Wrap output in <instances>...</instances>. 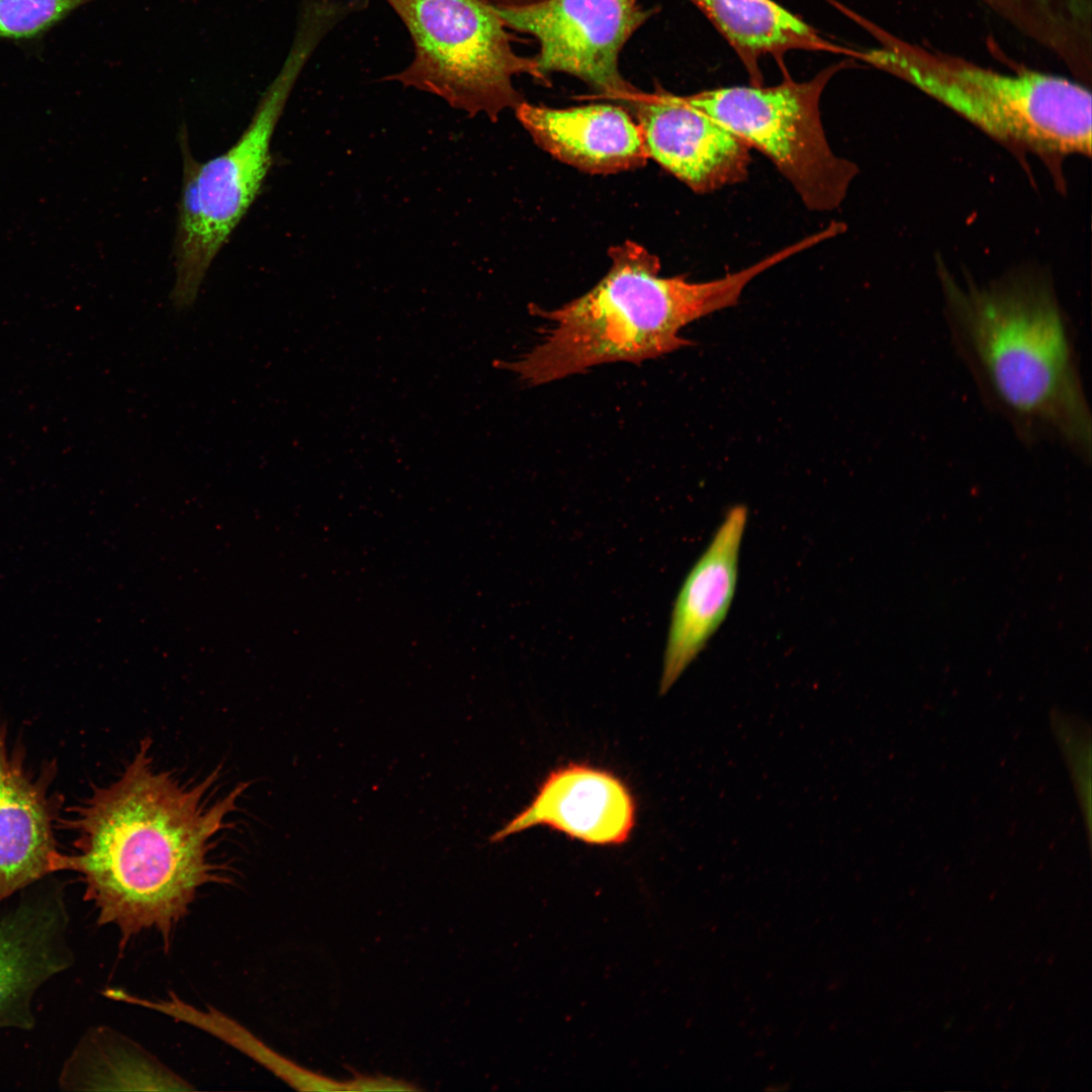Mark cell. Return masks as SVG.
Segmentation results:
<instances>
[{
	"mask_svg": "<svg viewBox=\"0 0 1092 1092\" xmlns=\"http://www.w3.org/2000/svg\"><path fill=\"white\" fill-rule=\"evenodd\" d=\"M212 784L157 768L144 741L116 779L71 809L74 849L61 871L80 876L97 923L118 930L120 947L150 931L169 947L198 891L228 883L211 852L244 787L215 797Z\"/></svg>",
	"mask_w": 1092,
	"mask_h": 1092,
	"instance_id": "cell-1",
	"label": "cell"
},
{
	"mask_svg": "<svg viewBox=\"0 0 1092 1092\" xmlns=\"http://www.w3.org/2000/svg\"><path fill=\"white\" fill-rule=\"evenodd\" d=\"M953 347L986 405L1025 445L1059 443L1089 462L1092 419L1072 325L1052 285L1015 275L986 287L942 277Z\"/></svg>",
	"mask_w": 1092,
	"mask_h": 1092,
	"instance_id": "cell-2",
	"label": "cell"
},
{
	"mask_svg": "<svg viewBox=\"0 0 1092 1092\" xmlns=\"http://www.w3.org/2000/svg\"><path fill=\"white\" fill-rule=\"evenodd\" d=\"M793 255L787 246L737 272L691 282L660 276L658 257L626 241L609 250L611 267L590 290L556 309L533 306L551 327L532 350L499 366L540 385L597 365L661 357L691 344L679 336L685 326L735 305L752 279Z\"/></svg>",
	"mask_w": 1092,
	"mask_h": 1092,
	"instance_id": "cell-3",
	"label": "cell"
},
{
	"mask_svg": "<svg viewBox=\"0 0 1092 1092\" xmlns=\"http://www.w3.org/2000/svg\"><path fill=\"white\" fill-rule=\"evenodd\" d=\"M840 12L875 40L852 59L911 85L992 138L1040 155L1091 153L1090 86L1034 69L1003 72Z\"/></svg>",
	"mask_w": 1092,
	"mask_h": 1092,
	"instance_id": "cell-4",
	"label": "cell"
},
{
	"mask_svg": "<svg viewBox=\"0 0 1092 1092\" xmlns=\"http://www.w3.org/2000/svg\"><path fill=\"white\" fill-rule=\"evenodd\" d=\"M283 65L268 85L242 134L225 152L204 162L191 154L181 128L182 184L174 242L173 304L196 300L213 260L259 195L272 164L271 141L305 64L325 38L313 22H296Z\"/></svg>",
	"mask_w": 1092,
	"mask_h": 1092,
	"instance_id": "cell-5",
	"label": "cell"
},
{
	"mask_svg": "<svg viewBox=\"0 0 1092 1092\" xmlns=\"http://www.w3.org/2000/svg\"><path fill=\"white\" fill-rule=\"evenodd\" d=\"M412 38L413 61L383 78L436 95L492 121L526 101L514 79L549 84L536 58L518 55L496 9L483 0H386Z\"/></svg>",
	"mask_w": 1092,
	"mask_h": 1092,
	"instance_id": "cell-6",
	"label": "cell"
},
{
	"mask_svg": "<svg viewBox=\"0 0 1092 1092\" xmlns=\"http://www.w3.org/2000/svg\"><path fill=\"white\" fill-rule=\"evenodd\" d=\"M854 65L832 64L803 82L790 76L775 86H729L687 95L689 101L762 153L813 211H831L844 200L857 167L830 148L820 115L831 78Z\"/></svg>",
	"mask_w": 1092,
	"mask_h": 1092,
	"instance_id": "cell-7",
	"label": "cell"
},
{
	"mask_svg": "<svg viewBox=\"0 0 1092 1092\" xmlns=\"http://www.w3.org/2000/svg\"><path fill=\"white\" fill-rule=\"evenodd\" d=\"M495 9L508 28L536 38L535 58L545 77L571 75L621 106L640 90L619 69L626 42L655 11L639 0H547Z\"/></svg>",
	"mask_w": 1092,
	"mask_h": 1092,
	"instance_id": "cell-8",
	"label": "cell"
},
{
	"mask_svg": "<svg viewBox=\"0 0 1092 1092\" xmlns=\"http://www.w3.org/2000/svg\"><path fill=\"white\" fill-rule=\"evenodd\" d=\"M637 121L648 159L698 194L746 180L750 148L693 105L661 87L639 90L623 105Z\"/></svg>",
	"mask_w": 1092,
	"mask_h": 1092,
	"instance_id": "cell-9",
	"label": "cell"
},
{
	"mask_svg": "<svg viewBox=\"0 0 1092 1092\" xmlns=\"http://www.w3.org/2000/svg\"><path fill=\"white\" fill-rule=\"evenodd\" d=\"M32 887L0 910V1029H33L35 994L74 964L64 889Z\"/></svg>",
	"mask_w": 1092,
	"mask_h": 1092,
	"instance_id": "cell-10",
	"label": "cell"
},
{
	"mask_svg": "<svg viewBox=\"0 0 1092 1092\" xmlns=\"http://www.w3.org/2000/svg\"><path fill=\"white\" fill-rule=\"evenodd\" d=\"M636 821L635 797L621 777L587 762H568L550 770L529 804L489 841L544 827L588 845L620 846Z\"/></svg>",
	"mask_w": 1092,
	"mask_h": 1092,
	"instance_id": "cell-11",
	"label": "cell"
},
{
	"mask_svg": "<svg viewBox=\"0 0 1092 1092\" xmlns=\"http://www.w3.org/2000/svg\"><path fill=\"white\" fill-rule=\"evenodd\" d=\"M50 777L26 766L0 720V905L61 872L64 853L55 837L59 800L50 793Z\"/></svg>",
	"mask_w": 1092,
	"mask_h": 1092,
	"instance_id": "cell-12",
	"label": "cell"
},
{
	"mask_svg": "<svg viewBox=\"0 0 1092 1092\" xmlns=\"http://www.w3.org/2000/svg\"><path fill=\"white\" fill-rule=\"evenodd\" d=\"M747 520L745 506L731 508L682 581L668 627L660 695L670 690L727 617L736 592Z\"/></svg>",
	"mask_w": 1092,
	"mask_h": 1092,
	"instance_id": "cell-13",
	"label": "cell"
},
{
	"mask_svg": "<svg viewBox=\"0 0 1092 1092\" xmlns=\"http://www.w3.org/2000/svg\"><path fill=\"white\" fill-rule=\"evenodd\" d=\"M515 112L539 147L581 171L614 174L648 160L637 121L619 104L553 108L524 101Z\"/></svg>",
	"mask_w": 1092,
	"mask_h": 1092,
	"instance_id": "cell-14",
	"label": "cell"
},
{
	"mask_svg": "<svg viewBox=\"0 0 1092 1092\" xmlns=\"http://www.w3.org/2000/svg\"><path fill=\"white\" fill-rule=\"evenodd\" d=\"M690 1L727 41L753 86L763 85L760 65L764 58H772L787 77L785 57L790 52H823L847 58L852 53V48L828 39L774 0Z\"/></svg>",
	"mask_w": 1092,
	"mask_h": 1092,
	"instance_id": "cell-15",
	"label": "cell"
},
{
	"mask_svg": "<svg viewBox=\"0 0 1092 1092\" xmlns=\"http://www.w3.org/2000/svg\"><path fill=\"white\" fill-rule=\"evenodd\" d=\"M112 994L124 1002L155 1010L177 1021L207 1031L240 1050L297 1089L329 1090L332 1086V1081L295 1066L265 1045L244 1026L211 1007L205 1010L198 1009L185 1003L173 993L166 999L158 1000L140 998L121 991H113Z\"/></svg>",
	"mask_w": 1092,
	"mask_h": 1092,
	"instance_id": "cell-16",
	"label": "cell"
},
{
	"mask_svg": "<svg viewBox=\"0 0 1092 1092\" xmlns=\"http://www.w3.org/2000/svg\"><path fill=\"white\" fill-rule=\"evenodd\" d=\"M93 0H0V38L30 39Z\"/></svg>",
	"mask_w": 1092,
	"mask_h": 1092,
	"instance_id": "cell-17",
	"label": "cell"
},
{
	"mask_svg": "<svg viewBox=\"0 0 1092 1092\" xmlns=\"http://www.w3.org/2000/svg\"><path fill=\"white\" fill-rule=\"evenodd\" d=\"M347 1090L358 1091H406L414 1090V1087L407 1085L398 1080L390 1078H357L353 1082L348 1083Z\"/></svg>",
	"mask_w": 1092,
	"mask_h": 1092,
	"instance_id": "cell-18",
	"label": "cell"
},
{
	"mask_svg": "<svg viewBox=\"0 0 1092 1092\" xmlns=\"http://www.w3.org/2000/svg\"><path fill=\"white\" fill-rule=\"evenodd\" d=\"M489 5L500 9H515L536 5L547 0H483Z\"/></svg>",
	"mask_w": 1092,
	"mask_h": 1092,
	"instance_id": "cell-19",
	"label": "cell"
}]
</instances>
